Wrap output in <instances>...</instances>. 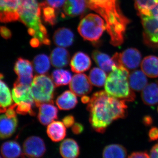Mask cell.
I'll use <instances>...</instances> for the list:
<instances>
[{"mask_svg":"<svg viewBox=\"0 0 158 158\" xmlns=\"http://www.w3.org/2000/svg\"><path fill=\"white\" fill-rule=\"evenodd\" d=\"M126 102L111 96L101 90L93 94L88 103L89 121L97 132L103 133L113 121L124 118L127 114Z\"/></svg>","mask_w":158,"mask_h":158,"instance_id":"obj_1","label":"cell"},{"mask_svg":"<svg viewBox=\"0 0 158 158\" xmlns=\"http://www.w3.org/2000/svg\"><path fill=\"white\" fill-rule=\"evenodd\" d=\"M87 2L88 8L104 19L111 44L114 46L121 45L129 20L122 13L117 0H87Z\"/></svg>","mask_w":158,"mask_h":158,"instance_id":"obj_2","label":"cell"},{"mask_svg":"<svg viewBox=\"0 0 158 158\" xmlns=\"http://www.w3.org/2000/svg\"><path fill=\"white\" fill-rule=\"evenodd\" d=\"M19 13V20L27 27L29 35L33 37L30 41L31 46L50 45L47 31L41 22V8L37 0H20Z\"/></svg>","mask_w":158,"mask_h":158,"instance_id":"obj_3","label":"cell"},{"mask_svg":"<svg viewBox=\"0 0 158 158\" xmlns=\"http://www.w3.org/2000/svg\"><path fill=\"white\" fill-rule=\"evenodd\" d=\"M129 75L128 69L123 65L114 67L107 78L105 91L118 99L126 102L134 101L135 94L130 86Z\"/></svg>","mask_w":158,"mask_h":158,"instance_id":"obj_4","label":"cell"},{"mask_svg":"<svg viewBox=\"0 0 158 158\" xmlns=\"http://www.w3.org/2000/svg\"><path fill=\"white\" fill-rule=\"evenodd\" d=\"M55 84L48 75L40 74L34 77L31 85V91L37 107L45 103L53 104Z\"/></svg>","mask_w":158,"mask_h":158,"instance_id":"obj_5","label":"cell"},{"mask_svg":"<svg viewBox=\"0 0 158 158\" xmlns=\"http://www.w3.org/2000/svg\"><path fill=\"white\" fill-rule=\"evenodd\" d=\"M106 30L104 19L96 14H89L83 18L79 23L77 30L85 40L96 42Z\"/></svg>","mask_w":158,"mask_h":158,"instance_id":"obj_6","label":"cell"},{"mask_svg":"<svg viewBox=\"0 0 158 158\" xmlns=\"http://www.w3.org/2000/svg\"><path fill=\"white\" fill-rule=\"evenodd\" d=\"M145 40L152 46H158V4L150 15H140Z\"/></svg>","mask_w":158,"mask_h":158,"instance_id":"obj_7","label":"cell"},{"mask_svg":"<svg viewBox=\"0 0 158 158\" xmlns=\"http://www.w3.org/2000/svg\"><path fill=\"white\" fill-rule=\"evenodd\" d=\"M33 65L28 60L20 57L15 63L14 70L18 76L15 83L31 86L33 80Z\"/></svg>","mask_w":158,"mask_h":158,"instance_id":"obj_8","label":"cell"},{"mask_svg":"<svg viewBox=\"0 0 158 158\" xmlns=\"http://www.w3.org/2000/svg\"><path fill=\"white\" fill-rule=\"evenodd\" d=\"M46 151L45 143L42 138L31 136L26 139L23 144L24 155L28 158H40Z\"/></svg>","mask_w":158,"mask_h":158,"instance_id":"obj_9","label":"cell"},{"mask_svg":"<svg viewBox=\"0 0 158 158\" xmlns=\"http://www.w3.org/2000/svg\"><path fill=\"white\" fill-rule=\"evenodd\" d=\"M0 19L2 23L19 20L20 0H0Z\"/></svg>","mask_w":158,"mask_h":158,"instance_id":"obj_10","label":"cell"},{"mask_svg":"<svg viewBox=\"0 0 158 158\" xmlns=\"http://www.w3.org/2000/svg\"><path fill=\"white\" fill-rule=\"evenodd\" d=\"M70 90L78 96L86 95L91 92L92 84L89 77L85 74L78 73L74 75L69 83Z\"/></svg>","mask_w":158,"mask_h":158,"instance_id":"obj_11","label":"cell"},{"mask_svg":"<svg viewBox=\"0 0 158 158\" xmlns=\"http://www.w3.org/2000/svg\"><path fill=\"white\" fill-rule=\"evenodd\" d=\"M118 62L119 66L123 65L128 70L135 69L141 64V53L137 49L128 48L118 53Z\"/></svg>","mask_w":158,"mask_h":158,"instance_id":"obj_12","label":"cell"},{"mask_svg":"<svg viewBox=\"0 0 158 158\" xmlns=\"http://www.w3.org/2000/svg\"><path fill=\"white\" fill-rule=\"evenodd\" d=\"M91 65L90 57L82 52L76 53L72 58L70 63L72 71L77 73L87 71L90 68Z\"/></svg>","mask_w":158,"mask_h":158,"instance_id":"obj_13","label":"cell"},{"mask_svg":"<svg viewBox=\"0 0 158 158\" xmlns=\"http://www.w3.org/2000/svg\"><path fill=\"white\" fill-rule=\"evenodd\" d=\"M38 120L43 125L50 124L55 119L58 118V110L52 103H43L39 107Z\"/></svg>","mask_w":158,"mask_h":158,"instance_id":"obj_14","label":"cell"},{"mask_svg":"<svg viewBox=\"0 0 158 158\" xmlns=\"http://www.w3.org/2000/svg\"><path fill=\"white\" fill-rule=\"evenodd\" d=\"M12 97L15 103L27 102L33 104L34 101L31 91V86L23 85L15 82L12 90Z\"/></svg>","mask_w":158,"mask_h":158,"instance_id":"obj_15","label":"cell"},{"mask_svg":"<svg viewBox=\"0 0 158 158\" xmlns=\"http://www.w3.org/2000/svg\"><path fill=\"white\" fill-rule=\"evenodd\" d=\"M87 8V0H66L63 10L64 14L73 17L83 14Z\"/></svg>","mask_w":158,"mask_h":158,"instance_id":"obj_16","label":"cell"},{"mask_svg":"<svg viewBox=\"0 0 158 158\" xmlns=\"http://www.w3.org/2000/svg\"><path fill=\"white\" fill-rule=\"evenodd\" d=\"M18 126L17 117H8L2 115L0 118V136L1 139H5L11 137L16 131Z\"/></svg>","mask_w":158,"mask_h":158,"instance_id":"obj_17","label":"cell"},{"mask_svg":"<svg viewBox=\"0 0 158 158\" xmlns=\"http://www.w3.org/2000/svg\"><path fill=\"white\" fill-rule=\"evenodd\" d=\"M53 40L56 45L60 47L67 48L73 43L74 35L70 29L60 28L54 33Z\"/></svg>","mask_w":158,"mask_h":158,"instance_id":"obj_18","label":"cell"},{"mask_svg":"<svg viewBox=\"0 0 158 158\" xmlns=\"http://www.w3.org/2000/svg\"><path fill=\"white\" fill-rule=\"evenodd\" d=\"M70 60V55L64 48H56L50 55L51 64L56 68H60L68 65Z\"/></svg>","mask_w":158,"mask_h":158,"instance_id":"obj_19","label":"cell"},{"mask_svg":"<svg viewBox=\"0 0 158 158\" xmlns=\"http://www.w3.org/2000/svg\"><path fill=\"white\" fill-rule=\"evenodd\" d=\"M141 91V98L145 105L152 106L157 104L158 81L148 84Z\"/></svg>","mask_w":158,"mask_h":158,"instance_id":"obj_20","label":"cell"},{"mask_svg":"<svg viewBox=\"0 0 158 158\" xmlns=\"http://www.w3.org/2000/svg\"><path fill=\"white\" fill-rule=\"evenodd\" d=\"M59 151L63 158H77L80 154V147L76 141L67 138L61 143Z\"/></svg>","mask_w":158,"mask_h":158,"instance_id":"obj_21","label":"cell"},{"mask_svg":"<svg viewBox=\"0 0 158 158\" xmlns=\"http://www.w3.org/2000/svg\"><path fill=\"white\" fill-rule=\"evenodd\" d=\"M92 57L98 66L107 73L111 72L116 66L112 58L99 51H94Z\"/></svg>","mask_w":158,"mask_h":158,"instance_id":"obj_22","label":"cell"},{"mask_svg":"<svg viewBox=\"0 0 158 158\" xmlns=\"http://www.w3.org/2000/svg\"><path fill=\"white\" fill-rule=\"evenodd\" d=\"M147 77L142 70H134L130 73L129 82L132 90L138 92L142 91L148 85Z\"/></svg>","mask_w":158,"mask_h":158,"instance_id":"obj_23","label":"cell"},{"mask_svg":"<svg viewBox=\"0 0 158 158\" xmlns=\"http://www.w3.org/2000/svg\"><path fill=\"white\" fill-rule=\"evenodd\" d=\"M47 133L52 141L59 142L63 140L66 136L65 126L62 122H52L48 125Z\"/></svg>","mask_w":158,"mask_h":158,"instance_id":"obj_24","label":"cell"},{"mask_svg":"<svg viewBox=\"0 0 158 158\" xmlns=\"http://www.w3.org/2000/svg\"><path fill=\"white\" fill-rule=\"evenodd\" d=\"M78 103L76 95L71 90H66L57 98L56 104L61 110L73 109Z\"/></svg>","mask_w":158,"mask_h":158,"instance_id":"obj_25","label":"cell"},{"mask_svg":"<svg viewBox=\"0 0 158 158\" xmlns=\"http://www.w3.org/2000/svg\"><path fill=\"white\" fill-rule=\"evenodd\" d=\"M141 70L147 77L156 78L158 77V57L154 56L145 57L141 62Z\"/></svg>","mask_w":158,"mask_h":158,"instance_id":"obj_26","label":"cell"},{"mask_svg":"<svg viewBox=\"0 0 158 158\" xmlns=\"http://www.w3.org/2000/svg\"><path fill=\"white\" fill-rule=\"evenodd\" d=\"M1 151L4 158H18L22 154L20 145L15 141L4 142L1 146Z\"/></svg>","mask_w":158,"mask_h":158,"instance_id":"obj_27","label":"cell"},{"mask_svg":"<svg viewBox=\"0 0 158 158\" xmlns=\"http://www.w3.org/2000/svg\"><path fill=\"white\" fill-rule=\"evenodd\" d=\"M50 59L45 54H39L34 57L33 67L35 72L39 74H45L50 68Z\"/></svg>","mask_w":158,"mask_h":158,"instance_id":"obj_28","label":"cell"},{"mask_svg":"<svg viewBox=\"0 0 158 158\" xmlns=\"http://www.w3.org/2000/svg\"><path fill=\"white\" fill-rule=\"evenodd\" d=\"M51 78L56 87L68 85L72 79L70 72L63 69L54 70L51 74Z\"/></svg>","mask_w":158,"mask_h":158,"instance_id":"obj_29","label":"cell"},{"mask_svg":"<svg viewBox=\"0 0 158 158\" xmlns=\"http://www.w3.org/2000/svg\"><path fill=\"white\" fill-rule=\"evenodd\" d=\"M126 149L120 144L108 145L103 152V158H126Z\"/></svg>","mask_w":158,"mask_h":158,"instance_id":"obj_30","label":"cell"},{"mask_svg":"<svg viewBox=\"0 0 158 158\" xmlns=\"http://www.w3.org/2000/svg\"><path fill=\"white\" fill-rule=\"evenodd\" d=\"M1 113H6L7 108L11 106L12 104V99L11 91L6 83L1 80Z\"/></svg>","mask_w":158,"mask_h":158,"instance_id":"obj_31","label":"cell"},{"mask_svg":"<svg viewBox=\"0 0 158 158\" xmlns=\"http://www.w3.org/2000/svg\"><path fill=\"white\" fill-rule=\"evenodd\" d=\"M107 78L106 72L100 68L94 67L89 73V79L90 83L97 87L101 88L103 86Z\"/></svg>","mask_w":158,"mask_h":158,"instance_id":"obj_32","label":"cell"},{"mask_svg":"<svg viewBox=\"0 0 158 158\" xmlns=\"http://www.w3.org/2000/svg\"><path fill=\"white\" fill-rule=\"evenodd\" d=\"M158 4V0H135V5L140 15H149Z\"/></svg>","mask_w":158,"mask_h":158,"instance_id":"obj_33","label":"cell"},{"mask_svg":"<svg viewBox=\"0 0 158 158\" xmlns=\"http://www.w3.org/2000/svg\"><path fill=\"white\" fill-rule=\"evenodd\" d=\"M40 5L43 10L42 16L44 21L51 25H55L57 21V13L56 9L48 6L44 2Z\"/></svg>","mask_w":158,"mask_h":158,"instance_id":"obj_34","label":"cell"},{"mask_svg":"<svg viewBox=\"0 0 158 158\" xmlns=\"http://www.w3.org/2000/svg\"><path fill=\"white\" fill-rule=\"evenodd\" d=\"M16 112L21 115H26L29 113L31 116H34L35 113L32 109V104L27 102H21L17 104Z\"/></svg>","mask_w":158,"mask_h":158,"instance_id":"obj_35","label":"cell"},{"mask_svg":"<svg viewBox=\"0 0 158 158\" xmlns=\"http://www.w3.org/2000/svg\"><path fill=\"white\" fill-rule=\"evenodd\" d=\"M66 1V0H45L44 2L55 9H59L64 6Z\"/></svg>","mask_w":158,"mask_h":158,"instance_id":"obj_36","label":"cell"},{"mask_svg":"<svg viewBox=\"0 0 158 158\" xmlns=\"http://www.w3.org/2000/svg\"><path fill=\"white\" fill-rule=\"evenodd\" d=\"M62 122L65 127L68 128L71 127L75 123L74 117L72 115H68L65 116L63 118Z\"/></svg>","mask_w":158,"mask_h":158,"instance_id":"obj_37","label":"cell"},{"mask_svg":"<svg viewBox=\"0 0 158 158\" xmlns=\"http://www.w3.org/2000/svg\"><path fill=\"white\" fill-rule=\"evenodd\" d=\"M84 127L83 125L79 123H75L72 128V131L75 135H79L84 131Z\"/></svg>","mask_w":158,"mask_h":158,"instance_id":"obj_38","label":"cell"},{"mask_svg":"<svg viewBox=\"0 0 158 158\" xmlns=\"http://www.w3.org/2000/svg\"><path fill=\"white\" fill-rule=\"evenodd\" d=\"M148 136L150 141H156L158 139V128L153 127L150 130Z\"/></svg>","mask_w":158,"mask_h":158,"instance_id":"obj_39","label":"cell"},{"mask_svg":"<svg viewBox=\"0 0 158 158\" xmlns=\"http://www.w3.org/2000/svg\"><path fill=\"white\" fill-rule=\"evenodd\" d=\"M1 34L2 37L6 39H10L11 37V31L5 27H1Z\"/></svg>","mask_w":158,"mask_h":158,"instance_id":"obj_40","label":"cell"},{"mask_svg":"<svg viewBox=\"0 0 158 158\" xmlns=\"http://www.w3.org/2000/svg\"><path fill=\"white\" fill-rule=\"evenodd\" d=\"M128 158H150V156L146 152H135L132 153Z\"/></svg>","mask_w":158,"mask_h":158,"instance_id":"obj_41","label":"cell"},{"mask_svg":"<svg viewBox=\"0 0 158 158\" xmlns=\"http://www.w3.org/2000/svg\"><path fill=\"white\" fill-rule=\"evenodd\" d=\"M150 158H158V143L151 150Z\"/></svg>","mask_w":158,"mask_h":158,"instance_id":"obj_42","label":"cell"},{"mask_svg":"<svg viewBox=\"0 0 158 158\" xmlns=\"http://www.w3.org/2000/svg\"><path fill=\"white\" fill-rule=\"evenodd\" d=\"M143 123L145 126H147L151 125L153 123L152 118L151 116H144L143 118Z\"/></svg>","mask_w":158,"mask_h":158,"instance_id":"obj_43","label":"cell"},{"mask_svg":"<svg viewBox=\"0 0 158 158\" xmlns=\"http://www.w3.org/2000/svg\"><path fill=\"white\" fill-rule=\"evenodd\" d=\"M90 98L88 96L85 95V96H82L81 98V101L82 102L84 103H87L90 102Z\"/></svg>","mask_w":158,"mask_h":158,"instance_id":"obj_44","label":"cell"},{"mask_svg":"<svg viewBox=\"0 0 158 158\" xmlns=\"http://www.w3.org/2000/svg\"><path fill=\"white\" fill-rule=\"evenodd\" d=\"M157 111H158V108H157Z\"/></svg>","mask_w":158,"mask_h":158,"instance_id":"obj_45","label":"cell"},{"mask_svg":"<svg viewBox=\"0 0 158 158\" xmlns=\"http://www.w3.org/2000/svg\"><path fill=\"white\" fill-rule=\"evenodd\" d=\"M1 158H3L2 157H1Z\"/></svg>","mask_w":158,"mask_h":158,"instance_id":"obj_46","label":"cell"}]
</instances>
